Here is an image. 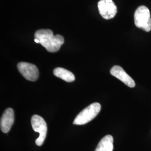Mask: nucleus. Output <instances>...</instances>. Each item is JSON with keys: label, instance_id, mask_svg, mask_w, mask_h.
Masks as SVG:
<instances>
[{"label": "nucleus", "instance_id": "7ed1b4c3", "mask_svg": "<svg viewBox=\"0 0 151 151\" xmlns=\"http://www.w3.org/2000/svg\"><path fill=\"white\" fill-rule=\"evenodd\" d=\"M134 24L138 28L142 29L147 32L151 30V18L150 11L145 6H141L136 10L134 15Z\"/></svg>", "mask_w": 151, "mask_h": 151}, {"label": "nucleus", "instance_id": "0eeeda50", "mask_svg": "<svg viewBox=\"0 0 151 151\" xmlns=\"http://www.w3.org/2000/svg\"><path fill=\"white\" fill-rule=\"evenodd\" d=\"M110 73L111 75L118 78L119 80L122 81L127 86L131 88L135 87V83L134 80L120 66L115 65L110 70Z\"/></svg>", "mask_w": 151, "mask_h": 151}, {"label": "nucleus", "instance_id": "f257e3e1", "mask_svg": "<svg viewBox=\"0 0 151 151\" xmlns=\"http://www.w3.org/2000/svg\"><path fill=\"white\" fill-rule=\"evenodd\" d=\"M34 38L38 39L39 43L51 53L58 52L65 42L62 36L58 34L54 35L52 31L49 29L37 30L35 33Z\"/></svg>", "mask_w": 151, "mask_h": 151}, {"label": "nucleus", "instance_id": "9d476101", "mask_svg": "<svg viewBox=\"0 0 151 151\" xmlns=\"http://www.w3.org/2000/svg\"><path fill=\"white\" fill-rule=\"evenodd\" d=\"M53 73L56 77L68 82H71L75 80L74 75L70 70L63 68L58 67L55 68L53 70Z\"/></svg>", "mask_w": 151, "mask_h": 151}, {"label": "nucleus", "instance_id": "20e7f679", "mask_svg": "<svg viewBox=\"0 0 151 151\" xmlns=\"http://www.w3.org/2000/svg\"><path fill=\"white\" fill-rule=\"evenodd\" d=\"M32 129L39 133V137L35 140V143L38 146L43 144L47 133V125L44 119L38 115H33L31 119Z\"/></svg>", "mask_w": 151, "mask_h": 151}, {"label": "nucleus", "instance_id": "423d86ee", "mask_svg": "<svg viewBox=\"0 0 151 151\" xmlns=\"http://www.w3.org/2000/svg\"><path fill=\"white\" fill-rule=\"evenodd\" d=\"M100 14L104 19H113L117 12V7L112 0H101L97 4Z\"/></svg>", "mask_w": 151, "mask_h": 151}, {"label": "nucleus", "instance_id": "6e6552de", "mask_svg": "<svg viewBox=\"0 0 151 151\" xmlns=\"http://www.w3.org/2000/svg\"><path fill=\"white\" fill-rule=\"evenodd\" d=\"M14 111L12 109L7 108L6 109L1 118V129L4 133H8L14 123Z\"/></svg>", "mask_w": 151, "mask_h": 151}, {"label": "nucleus", "instance_id": "f03ea898", "mask_svg": "<svg viewBox=\"0 0 151 151\" xmlns=\"http://www.w3.org/2000/svg\"><path fill=\"white\" fill-rule=\"evenodd\" d=\"M101 105L94 103L84 109L77 115L73 123L75 125H84L94 119L101 110Z\"/></svg>", "mask_w": 151, "mask_h": 151}, {"label": "nucleus", "instance_id": "39448f33", "mask_svg": "<svg viewBox=\"0 0 151 151\" xmlns=\"http://www.w3.org/2000/svg\"><path fill=\"white\" fill-rule=\"evenodd\" d=\"M17 69L22 76L27 80L35 81L39 77V70L36 65L27 62H20Z\"/></svg>", "mask_w": 151, "mask_h": 151}, {"label": "nucleus", "instance_id": "1a4fd4ad", "mask_svg": "<svg viewBox=\"0 0 151 151\" xmlns=\"http://www.w3.org/2000/svg\"><path fill=\"white\" fill-rule=\"evenodd\" d=\"M113 137L107 135L100 141L95 151H113Z\"/></svg>", "mask_w": 151, "mask_h": 151}, {"label": "nucleus", "instance_id": "9b49d317", "mask_svg": "<svg viewBox=\"0 0 151 151\" xmlns=\"http://www.w3.org/2000/svg\"><path fill=\"white\" fill-rule=\"evenodd\" d=\"M34 42H35V43H39V40L37 39H35H35H34Z\"/></svg>", "mask_w": 151, "mask_h": 151}]
</instances>
